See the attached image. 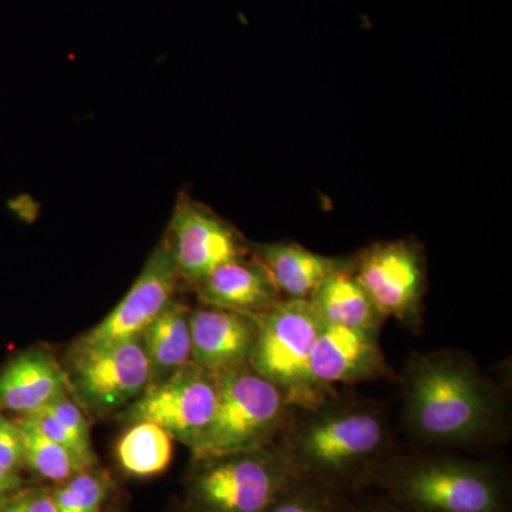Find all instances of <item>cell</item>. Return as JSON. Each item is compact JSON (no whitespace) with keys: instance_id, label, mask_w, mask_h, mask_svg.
<instances>
[{"instance_id":"1","label":"cell","mask_w":512,"mask_h":512,"mask_svg":"<svg viewBox=\"0 0 512 512\" xmlns=\"http://www.w3.org/2000/svg\"><path fill=\"white\" fill-rule=\"evenodd\" d=\"M402 387L403 429L423 448L477 450L507 433V397L467 353H413Z\"/></svg>"},{"instance_id":"2","label":"cell","mask_w":512,"mask_h":512,"mask_svg":"<svg viewBox=\"0 0 512 512\" xmlns=\"http://www.w3.org/2000/svg\"><path fill=\"white\" fill-rule=\"evenodd\" d=\"M295 410L278 440L301 478L355 495L394 453L386 414L369 400L333 392L315 406Z\"/></svg>"},{"instance_id":"3","label":"cell","mask_w":512,"mask_h":512,"mask_svg":"<svg viewBox=\"0 0 512 512\" xmlns=\"http://www.w3.org/2000/svg\"><path fill=\"white\" fill-rule=\"evenodd\" d=\"M366 490L414 512H512L504 464L440 448L393 453L372 471Z\"/></svg>"},{"instance_id":"4","label":"cell","mask_w":512,"mask_h":512,"mask_svg":"<svg viewBox=\"0 0 512 512\" xmlns=\"http://www.w3.org/2000/svg\"><path fill=\"white\" fill-rule=\"evenodd\" d=\"M281 441L268 446L192 460L185 477L187 512H266L299 480Z\"/></svg>"},{"instance_id":"5","label":"cell","mask_w":512,"mask_h":512,"mask_svg":"<svg viewBox=\"0 0 512 512\" xmlns=\"http://www.w3.org/2000/svg\"><path fill=\"white\" fill-rule=\"evenodd\" d=\"M217 387L214 414L190 448L192 460L252 450L278 441L293 410L278 386L248 363L217 375Z\"/></svg>"},{"instance_id":"6","label":"cell","mask_w":512,"mask_h":512,"mask_svg":"<svg viewBox=\"0 0 512 512\" xmlns=\"http://www.w3.org/2000/svg\"><path fill=\"white\" fill-rule=\"evenodd\" d=\"M256 319L258 336L249 365L284 392L293 410L315 406L333 393L319 386L311 372L322 326L311 301L281 299Z\"/></svg>"},{"instance_id":"7","label":"cell","mask_w":512,"mask_h":512,"mask_svg":"<svg viewBox=\"0 0 512 512\" xmlns=\"http://www.w3.org/2000/svg\"><path fill=\"white\" fill-rule=\"evenodd\" d=\"M74 399L100 417L138 399L151 384V367L140 338L106 345H74L66 367Z\"/></svg>"},{"instance_id":"8","label":"cell","mask_w":512,"mask_h":512,"mask_svg":"<svg viewBox=\"0 0 512 512\" xmlns=\"http://www.w3.org/2000/svg\"><path fill=\"white\" fill-rule=\"evenodd\" d=\"M353 272L383 319L420 328L427 269L423 249L416 241L377 242L353 258Z\"/></svg>"},{"instance_id":"9","label":"cell","mask_w":512,"mask_h":512,"mask_svg":"<svg viewBox=\"0 0 512 512\" xmlns=\"http://www.w3.org/2000/svg\"><path fill=\"white\" fill-rule=\"evenodd\" d=\"M217 375L190 363L151 384L123 413L127 424L148 421L191 448L207 429L217 404Z\"/></svg>"},{"instance_id":"10","label":"cell","mask_w":512,"mask_h":512,"mask_svg":"<svg viewBox=\"0 0 512 512\" xmlns=\"http://www.w3.org/2000/svg\"><path fill=\"white\" fill-rule=\"evenodd\" d=\"M181 281L197 286L221 265L245 258L249 249L237 229L200 202H178L168 228Z\"/></svg>"},{"instance_id":"11","label":"cell","mask_w":512,"mask_h":512,"mask_svg":"<svg viewBox=\"0 0 512 512\" xmlns=\"http://www.w3.org/2000/svg\"><path fill=\"white\" fill-rule=\"evenodd\" d=\"M178 281L181 279L173 251L164 238L147 259L127 295L99 325L84 333L74 345H106L140 338L148 325L173 301Z\"/></svg>"},{"instance_id":"12","label":"cell","mask_w":512,"mask_h":512,"mask_svg":"<svg viewBox=\"0 0 512 512\" xmlns=\"http://www.w3.org/2000/svg\"><path fill=\"white\" fill-rule=\"evenodd\" d=\"M311 372L323 389L353 384L392 373L376 330L345 328L322 322L311 357Z\"/></svg>"},{"instance_id":"13","label":"cell","mask_w":512,"mask_h":512,"mask_svg":"<svg viewBox=\"0 0 512 512\" xmlns=\"http://www.w3.org/2000/svg\"><path fill=\"white\" fill-rule=\"evenodd\" d=\"M190 325L192 363L212 375L248 365L258 336L255 315L202 306L191 309Z\"/></svg>"},{"instance_id":"14","label":"cell","mask_w":512,"mask_h":512,"mask_svg":"<svg viewBox=\"0 0 512 512\" xmlns=\"http://www.w3.org/2000/svg\"><path fill=\"white\" fill-rule=\"evenodd\" d=\"M70 393L66 369L46 349L26 350L0 370V410L28 416Z\"/></svg>"},{"instance_id":"15","label":"cell","mask_w":512,"mask_h":512,"mask_svg":"<svg viewBox=\"0 0 512 512\" xmlns=\"http://www.w3.org/2000/svg\"><path fill=\"white\" fill-rule=\"evenodd\" d=\"M195 288L204 306L255 316L282 299L265 266L247 256L221 265Z\"/></svg>"},{"instance_id":"16","label":"cell","mask_w":512,"mask_h":512,"mask_svg":"<svg viewBox=\"0 0 512 512\" xmlns=\"http://www.w3.org/2000/svg\"><path fill=\"white\" fill-rule=\"evenodd\" d=\"M255 258L265 266L282 299L311 301L330 275L352 264L353 258L316 254L293 241L252 245Z\"/></svg>"},{"instance_id":"17","label":"cell","mask_w":512,"mask_h":512,"mask_svg":"<svg viewBox=\"0 0 512 512\" xmlns=\"http://www.w3.org/2000/svg\"><path fill=\"white\" fill-rule=\"evenodd\" d=\"M190 318L191 309L173 299L141 335L151 367V384L163 382L192 362Z\"/></svg>"},{"instance_id":"18","label":"cell","mask_w":512,"mask_h":512,"mask_svg":"<svg viewBox=\"0 0 512 512\" xmlns=\"http://www.w3.org/2000/svg\"><path fill=\"white\" fill-rule=\"evenodd\" d=\"M311 303L316 315L326 325L379 332L384 322L357 281L353 259L352 264L330 275L319 286Z\"/></svg>"},{"instance_id":"19","label":"cell","mask_w":512,"mask_h":512,"mask_svg":"<svg viewBox=\"0 0 512 512\" xmlns=\"http://www.w3.org/2000/svg\"><path fill=\"white\" fill-rule=\"evenodd\" d=\"M173 437L148 421L128 424L116 444L120 470L134 478L160 476L173 460Z\"/></svg>"},{"instance_id":"20","label":"cell","mask_w":512,"mask_h":512,"mask_svg":"<svg viewBox=\"0 0 512 512\" xmlns=\"http://www.w3.org/2000/svg\"><path fill=\"white\" fill-rule=\"evenodd\" d=\"M18 423L23 436L25 468L40 480L50 481L55 485L60 484L83 468L89 467L77 454L62 444L47 439L28 421L19 417Z\"/></svg>"},{"instance_id":"21","label":"cell","mask_w":512,"mask_h":512,"mask_svg":"<svg viewBox=\"0 0 512 512\" xmlns=\"http://www.w3.org/2000/svg\"><path fill=\"white\" fill-rule=\"evenodd\" d=\"M116 484L107 470L87 467L52 488L59 512H101Z\"/></svg>"},{"instance_id":"22","label":"cell","mask_w":512,"mask_h":512,"mask_svg":"<svg viewBox=\"0 0 512 512\" xmlns=\"http://www.w3.org/2000/svg\"><path fill=\"white\" fill-rule=\"evenodd\" d=\"M350 497L318 481L299 478L266 512H349Z\"/></svg>"},{"instance_id":"23","label":"cell","mask_w":512,"mask_h":512,"mask_svg":"<svg viewBox=\"0 0 512 512\" xmlns=\"http://www.w3.org/2000/svg\"><path fill=\"white\" fill-rule=\"evenodd\" d=\"M45 409L49 410L72 433L74 440L82 448L84 456L89 458L92 463L99 464L93 450L92 440H90L89 423L82 412V406L74 399L73 393L60 397Z\"/></svg>"},{"instance_id":"24","label":"cell","mask_w":512,"mask_h":512,"mask_svg":"<svg viewBox=\"0 0 512 512\" xmlns=\"http://www.w3.org/2000/svg\"><path fill=\"white\" fill-rule=\"evenodd\" d=\"M0 466L12 473L25 470L23 436L18 421L9 420L0 412Z\"/></svg>"},{"instance_id":"25","label":"cell","mask_w":512,"mask_h":512,"mask_svg":"<svg viewBox=\"0 0 512 512\" xmlns=\"http://www.w3.org/2000/svg\"><path fill=\"white\" fill-rule=\"evenodd\" d=\"M0 512H59L53 500L52 488L20 487L0 503Z\"/></svg>"},{"instance_id":"26","label":"cell","mask_w":512,"mask_h":512,"mask_svg":"<svg viewBox=\"0 0 512 512\" xmlns=\"http://www.w3.org/2000/svg\"><path fill=\"white\" fill-rule=\"evenodd\" d=\"M20 419L28 421L29 424H32V426L35 427L37 431H40L43 436H46L47 439L56 441V443L69 448L70 451H73L74 454L82 458L86 466H99V464L92 463L89 458L84 456L82 448H80L77 441L74 440L72 433H70L49 410L42 409L39 410V412L28 414V416H20Z\"/></svg>"},{"instance_id":"27","label":"cell","mask_w":512,"mask_h":512,"mask_svg":"<svg viewBox=\"0 0 512 512\" xmlns=\"http://www.w3.org/2000/svg\"><path fill=\"white\" fill-rule=\"evenodd\" d=\"M349 512H414L376 491H360L350 497Z\"/></svg>"},{"instance_id":"28","label":"cell","mask_w":512,"mask_h":512,"mask_svg":"<svg viewBox=\"0 0 512 512\" xmlns=\"http://www.w3.org/2000/svg\"><path fill=\"white\" fill-rule=\"evenodd\" d=\"M20 487H23L22 476L0 466V503L18 491Z\"/></svg>"},{"instance_id":"29","label":"cell","mask_w":512,"mask_h":512,"mask_svg":"<svg viewBox=\"0 0 512 512\" xmlns=\"http://www.w3.org/2000/svg\"><path fill=\"white\" fill-rule=\"evenodd\" d=\"M174 512H187V511H185L183 505H181V507L177 508V510H175Z\"/></svg>"},{"instance_id":"30","label":"cell","mask_w":512,"mask_h":512,"mask_svg":"<svg viewBox=\"0 0 512 512\" xmlns=\"http://www.w3.org/2000/svg\"><path fill=\"white\" fill-rule=\"evenodd\" d=\"M101 512H113V511H106V510H104V511H101Z\"/></svg>"}]
</instances>
